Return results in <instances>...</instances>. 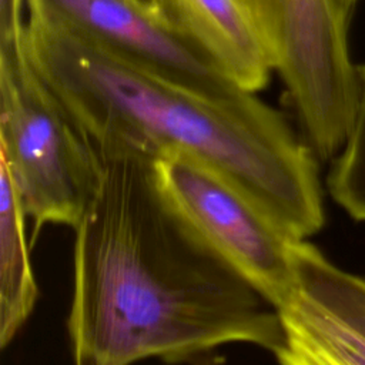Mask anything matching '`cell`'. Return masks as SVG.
Returning <instances> with one entry per match:
<instances>
[{
    "label": "cell",
    "mask_w": 365,
    "mask_h": 365,
    "mask_svg": "<svg viewBox=\"0 0 365 365\" xmlns=\"http://www.w3.org/2000/svg\"><path fill=\"white\" fill-rule=\"evenodd\" d=\"M103 161L100 190L74 228L73 365H217L231 344L274 354L277 307L175 211L154 160Z\"/></svg>",
    "instance_id": "obj_1"
},
{
    "label": "cell",
    "mask_w": 365,
    "mask_h": 365,
    "mask_svg": "<svg viewBox=\"0 0 365 365\" xmlns=\"http://www.w3.org/2000/svg\"><path fill=\"white\" fill-rule=\"evenodd\" d=\"M26 56L103 157L182 154L244 192L294 240L325 221L317 155L252 93L210 96L130 66L27 10Z\"/></svg>",
    "instance_id": "obj_2"
},
{
    "label": "cell",
    "mask_w": 365,
    "mask_h": 365,
    "mask_svg": "<svg viewBox=\"0 0 365 365\" xmlns=\"http://www.w3.org/2000/svg\"><path fill=\"white\" fill-rule=\"evenodd\" d=\"M0 164L34 222L33 247L47 224H80L100 190L104 161L36 73L24 43L0 53Z\"/></svg>",
    "instance_id": "obj_3"
},
{
    "label": "cell",
    "mask_w": 365,
    "mask_h": 365,
    "mask_svg": "<svg viewBox=\"0 0 365 365\" xmlns=\"http://www.w3.org/2000/svg\"><path fill=\"white\" fill-rule=\"evenodd\" d=\"M284 81L318 160H331L352 131L361 100L348 21L332 0H237Z\"/></svg>",
    "instance_id": "obj_4"
},
{
    "label": "cell",
    "mask_w": 365,
    "mask_h": 365,
    "mask_svg": "<svg viewBox=\"0 0 365 365\" xmlns=\"http://www.w3.org/2000/svg\"><path fill=\"white\" fill-rule=\"evenodd\" d=\"M158 185L185 222L275 307L291 282L295 241L228 180L182 154L154 160Z\"/></svg>",
    "instance_id": "obj_5"
},
{
    "label": "cell",
    "mask_w": 365,
    "mask_h": 365,
    "mask_svg": "<svg viewBox=\"0 0 365 365\" xmlns=\"http://www.w3.org/2000/svg\"><path fill=\"white\" fill-rule=\"evenodd\" d=\"M40 14L101 51L210 96L238 90L185 34L135 0H26Z\"/></svg>",
    "instance_id": "obj_6"
},
{
    "label": "cell",
    "mask_w": 365,
    "mask_h": 365,
    "mask_svg": "<svg viewBox=\"0 0 365 365\" xmlns=\"http://www.w3.org/2000/svg\"><path fill=\"white\" fill-rule=\"evenodd\" d=\"M279 365H365V279L305 240L291 248V282L277 305Z\"/></svg>",
    "instance_id": "obj_7"
},
{
    "label": "cell",
    "mask_w": 365,
    "mask_h": 365,
    "mask_svg": "<svg viewBox=\"0 0 365 365\" xmlns=\"http://www.w3.org/2000/svg\"><path fill=\"white\" fill-rule=\"evenodd\" d=\"M158 13L195 43L241 91L262 90L274 70L251 19L237 0H158Z\"/></svg>",
    "instance_id": "obj_8"
},
{
    "label": "cell",
    "mask_w": 365,
    "mask_h": 365,
    "mask_svg": "<svg viewBox=\"0 0 365 365\" xmlns=\"http://www.w3.org/2000/svg\"><path fill=\"white\" fill-rule=\"evenodd\" d=\"M24 208L0 164V345L4 349L31 315L38 288L30 264Z\"/></svg>",
    "instance_id": "obj_9"
},
{
    "label": "cell",
    "mask_w": 365,
    "mask_h": 365,
    "mask_svg": "<svg viewBox=\"0 0 365 365\" xmlns=\"http://www.w3.org/2000/svg\"><path fill=\"white\" fill-rule=\"evenodd\" d=\"M361 100L358 114L341 153L328 174L332 198L351 217L365 221V64L358 66Z\"/></svg>",
    "instance_id": "obj_10"
},
{
    "label": "cell",
    "mask_w": 365,
    "mask_h": 365,
    "mask_svg": "<svg viewBox=\"0 0 365 365\" xmlns=\"http://www.w3.org/2000/svg\"><path fill=\"white\" fill-rule=\"evenodd\" d=\"M26 0H0V50H14L24 36Z\"/></svg>",
    "instance_id": "obj_11"
},
{
    "label": "cell",
    "mask_w": 365,
    "mask_h": 365,
    "mask_svg": "<svg viewBox=\"0 0 365 365\" xmlns=\"http://www.w3.org/2000/svg\"><path fill=\"white\" fill-rule=\"evenodd\" d=\"M332 3L335 4V7L338 9V11L346 19L349 20L358 0H332Z\"/></svg>",
    "instance_id": "obj_12"
},
{
    "label": "cell",
    "mask_w": 365,
    "mask_h": 365,
    "mask_svg": "<svg viewBox=\"0 0 365 365\" xmlns=\"http://www.w3.org/2000/svg\"><path fill=\"white\" fill-rule=\"evenodd\" d=\"M135 1H138V3H140L141 6H144L145 9H148V10L154 11V13L160 14V13H158V0H135Z\"/></svg>",
    "instance_id": "obj_13"
}]
</instances>
